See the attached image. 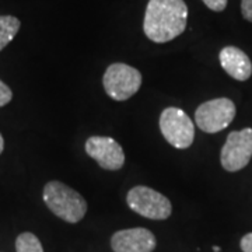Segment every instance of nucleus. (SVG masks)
<instances>
[{"instance_id":"obj_18","label":"nucleus","mask_w":252,"mask_h":252,"mask_svg":"<svg viewBox=\"0 0 252 252\" xmlns=\"http://www.w3.org/2000/svg\"><path fill=\"white\" fill-rule=\"evenodd\" d=\"M213 251H215V252H220V248H219L217 245H215V247H213Z\"/></svg>"},{"instance_id":"obj_16","label":"nucleus","mask_w":252,"mask_h":252,"mask_svg":"<svg viewBox=\"0 0 252 252\" xmlns=\"http://www.w3.org/2000/svg\"><path fill=\"white\" fill-rule=\"evenodd\" d=\"M240 247L243 252H252V233L244 235L240 241Z\"/></svg>"},{"instance_id":"obj_17","label":"nucleus","mask_w":252,"mask_h":252,"mask_svg":"<svg viewBox=\"0 0 252 252\" xmlns=\"http://www.w3.org/2000/svg\"><path fill=\"white\" fill-rule=\"evenodd\" d=\"M3 150H4V140H3V136L0 133V154L3 153Z\"/></svg>"},{"instance_id":"obj_2","label":"nucleus","mask_w":252,"mask_h":252,"mask_svg":"<svg viewBox=\"0 0 252 252\" xmlns=\"http://www.w3.org/2000/svg\"><path fill=\"white\" fill-rule=\"evenodd\" d=\"M42 199L55 216L76 224L87 213V202L77 190L59 181H49L44 187Z\"/></svg>"},{"instance_id":"obj_4","label":"nucleus","mask_w":252,"mask_h":252,"mask_svg":"<svg viewBox=\"0 0 252 252\" xmlns=\"http://www.w3.org/2000/svg\"><path fill=\"white\" fill-rule=\"evenodd\" d=\"M126 203L135 213L150 220H167L172 213L170 199L144 185L129 189Z\"/></svg>"},{"instance_id":"obj_1","label":"nucleus","mask_w":252,"mask_h":252,"mask_svg":"<svg viewBox=\"0 0 252 252\" xmlns=\"http://www.w3.org/2000/svg\"><path fill=\"white\" fill-rule=\"evenodd\" d=\"M188 23V6L184 0H149L143 18L144 35L156 44L180 36Z\"/></svg>"},{"instance_id":"obj_13","label":"nucleus","mask_w":252,"mask_h":252,"mask_svg":"<svg viewBox=\"0 0 252 252\" xmlns=\"http://www.w3.org/2000/svg\"><path fill=\"white\" fill-rule=\"evenodd\" d=\"M11 98H13V93L10 90V87L6 83L0 80V108L7 105Z\"/></svg>"},{"instance_id":"obj_7","label":"nucleus","mask_w":252,"mask_h":252,"mask_svg":"<svg viewBox=\"0 0 252 252\" xmlns=\"http://www.w3.org/2000/svg\"><path fill=\"white\" fill-rule=\"evenodd\" d=\"M252 158V129L233 130L221 147L220 162L225 171L237 172L245 168Z\"/></svg>"},{"instance_id":"obj_5","label":"nucleus","mask_w":252,"mask_h":252,"mask_svg":"<svg viewBox=\"0 0 252 252\" xmlns=\"http://www.w3.org/2000/svg\"><path fill=\"white\" fill-rule=\"evenodd\" d=\"M160 130L164 139L175 149H188L195 139V125L180 108H165L160 115Z\"/></svg>"},{"instance_id":"obj_3","label":"nucleus","mask_w":252,"mask_h":252,"mask_svg":"<svg viewBox=\"0 0 252 252\" xmlns=\"http://www.w3.org/2000/svg\"><path fill=\"white\" fill-rule=\"evenodd\" d=\"M105 93L115 101L133 97L142 86V73L126 63H112L102 77Z\"/></svg>"},{"instance_id":"obj_8","label":"nucleus","mask_w":252,"mask_h":252,"mask_svg":"<svg viewBox=\"0 0 252 252\" xmlns=\"http://www.w3.org/2000/svg\"><path fill=\"white\" fill-rule=\"evenodd\" d=\"M86 153L98 165L108 171H118L125 164V153L122 146L108 136H91L84 144Z\"/></svg>"},{"instance_id":"obj_9","label":"nucleus","mask_w":252,"mask_h":252,"mask_svg":"<svg viewBox=\"0 0 252 252\" xmlns=\"http://www.w3.org/2000/svg\"><path fill=\"white\" fill-rule=\"evenodd\" d=\"M156 245V235L143 227L119 230L111 237L114 252H153Z\"/></svg>"},{"instance_id":"obj_11","label":"nucleus","mask_w":252,"mask_h":252,"mask_svg":"<svg viewBox=\"0 0 252 252\" xmlns=\"http://www.w3.org/2000/svg\"><path fill=\"white\" fill-rule=\"evenodd\" d=\"M20 20L14 16H0V51H3L17 35Z\"/></svg>"},{"instance_id":"obj_15","label":"nucleus","mask_w":252,"mask_h":252,"mask_svg":"<svg viewBox=\"0 0 252 252\" xmlns=\"http://www.w3.org/2000/svg\"><path fill=\"white\" fill-rule=\"evenodd\" d=\"M241 13L247 21L252 23V0H241Z\"/></svg>"},{"instance_id":"obj_12","label":"nucleus","mask_w":252,"mask_h":252,"mask_svg":"<svg viewBox=\"0 0 252 252\" xmlns=\"http://www.w3.org/2000/svg\"><path fill=\"white\" fill-rule=\"evenodd\" d=\"M16 251L17 252H44L42 244L38 237L32 233H23L16 240Z\"/></svg>"},{"instance_id":"obj_10","label":"nucleus","mask_w":252,"mask_h":252,"mask_svg":"<svg viewBox=\"0 0 252 252\" xmlns=\"http://www.w3.org/2000/svg\"><path fill=\"white\" fill-rule=\"evenodd\" d=\"M219 61L224 72L238 81H247L252 74V63L248 55L237 46H224L220 54Z\"/></svg>"},{"instance_id":"obj_6","label":"nucleus","mask_w":252,"mask_h":252,"mask_svg":"<svg viewBox=\"0 0 252 252\" xmlns=\"http://www.w3.org/2000/svg\"><path fill=\"white\" fill-rule=\"evenodd\" d=\"M235 112V104L231 99H210L195 111V124L205 133H217L233 122Z\"/></svg>"},{"instance_id":"obj_14","label":"nucleus","mask_w":252,"mask_h":252,"mask_svg":"<svg viewBox=\"0 0 252 252\" xmlns=\"http://www.w3.org/2000/svg\"><path fill=\"white\" fill-rule=\"evenodd\" d=\"M206 4L207 9H210L212 11H223L227 7L228 0H202Z\"/></svg>"}]
</instances>
